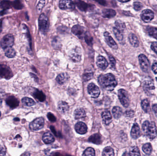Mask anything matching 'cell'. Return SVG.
<instances>
[{
  "mask_svg": "<svg viewBox=\"0 0 157 156\" xmlns=\"http://www.w3.org/2000/svg\"><path fill=\"white\" fill-rule=\"evenodd\" d=\"M98 82L102 88L108 91H112L117 85L115 76L111 73L102 75L98 77Z\"/></svg>",
  "mask_w": 157,
  "mask_h": 156,
  "instance_id": "obj_1",
  "label": "cell"
},
{
  "mask_svg": "<svg viewBox=\"0 0 157 156\" xmlns=\"http://www.w3.org/2000/svg\"><path fill=\"white\" fill-rule=\"evenodd\" d=\"M142 129L144 133L150 139H154L157 136V128L154 122L150 123L148 121H145L143 124Z\"/></svg>",
  "mask_w": 157,
  "mask_h": 156,
  "instance_id": "obj_2",
  "label": "cell"
},
{
  "mask_svg": "<svg viewBox=\"0 0 157 156\" xmlns=\"http://www.w3.org/2000/svg\"><path fill=\"white\" fill-rule=\"evenodd\" d=\"M39 26L40 31L43 34H46L48 30L49 27L48 18L45 14H42L39 17Z\"/></svg>",
  "mask_w": 157,
  "mask_h": 156,
  "instance_id": "obj_3",
  "label": "cell"
},
{
  "mask_svg": "<svg viewBox=\"0 0 157 156\" xmlns=\"http://www.w3.org/2000/svg\"><path fill=\"white\" fill-rule=\"evenodd\" d=\"M14 40L13 35L9 34L6 35L2 38L1 41L0 43L1 46L2 48H8L9 47H12L14 44Z\"/></svg>",
  "mask_w": 157,
  "mask_h": 156,
  "instance_id": "obj_4",
  "label": "cell"
},
{
  "mask_svg": "<svg viewBox=\"0 0 157 156\" xmlns=\"http://www.w3.org/2000/svg\"><path fill=\"white\" fill-rule=\"evenodd\" d=\"M118 97L122 105L125 108L128 107L130 104V100L127 92L123 89H120L118 91Z\"/></svg>",
  "mask_w": 157,
  "mask_h": 156,
  "instance_id": "obj_5",
  "label": "cell"
},
{
  "mask_svg": "<svg viewBox=\"0 0 157 156\" xmlns=\"http://www.w3.org/2000/svg\"><path fill=\"white\" fill-rule=\"evenodd\" d=\"M44 125V120L42 117L37 118L31 122L29 124L30 130L33 131L42 129Z\"/></svg>",
  "mask_w": 157,
  "mask_h": 156,
  "instance_id": "obj_6",
  "label": "cell"
},
{
  "mask_svg": "<svg viewBox=\"0 0 157 156\" xmlns=\"http://www.w3.org/2000/svg\"><path fill=\"white\" fill-rule=\"evenodd\" d=\"M140 65L142 70L145 72L149 71L150 62L147 57L143 54H141L138 57Z\"/></svg>",
  "mask_w": 157,
  "mask_h": 156,
  "instance_id": "obj_7",
  "label": "cell"
},
{
  "mask_svg": "<svg viewBox=\"0 0 157 156\" xmlns=\"http://www.w3.org/2000/svg\"><path fill=\"white\" fill-rule=\"evenodd\" d=\"M87 90L90 95L93 98H97L100 95L99 88L94 83H90L88 86Z\"/></svg>",
  "mask_w": 157,
  "mask_h": 156,
  "instance_id": "obj_8",
  "label": "cell"
},
{
  "mask_svg": "<svg viewBox=\"0 0 157 156\" xmlns=\"http://www.w3.org/2000/svg\"><path fill=\"white\" fill-rule=\"evenodd\" d=\"M59 7L61 9H74L75 8V4L71 0H60Z\"/></svg>",
  "mask_w": 157,
  "mask_h": 156,
  "instance_id": "obj_9",
  "label": "cell"
},
{
  "mask_svg": "<svg viewBox=\"0 0 157 156\" xmlns=\"http://www.w3.org/2000/svg\"><path fill=\"white\" fill-rule=\"evenodd\" d=\"M141 17L144 22H149L151 21L154 18V13L152 10L146 9L142 12Z\"/></svg>",
  "mask_w": 157,
  "mask_h": 156,
  "instance_id": "obj_10",
  "label": "cell"
},
{
  "mask_svg": "<svg viewBox=\"0 0 157 156\" xmlns=\"http://www.w3.org/2000/svg\"><path fill=\"white\" fill-rule=\"evenodd\" d=\"M13 76L12 71L9 68L4 65H0V76L9 79Z\"/></svg>",
  "mask_w": 157,
  "mask_h": 156,
  "instance_id": "obj_11",
  "label": "cell"
},
{
  "mask_svg": "<svg viewBox=\"0 0 157 156\" xmlns=\"http://www.w3.org/2000/svg\"><path fill=\"white\" fill-rule=\"evenodd\" d=\"M70 57L73 62H80L82 58V52L81 49L79 48H75V49L72 50L69 55Z\"/></svg>",
  "mask_w": 157,
  "mask_h": 156,
  "instance_id": "obj_12",
  "label": "cell"
},
{
  "mask_svg": "<svg viewBox=\"0 0 157 156\" xmlns=\"http://www.w3.org/2000/svg\"><path fill=\"white\" fill-rule=\"evenodd\" d=\"M104 36L105 40L107 44L109 45V46L111 48L113 49H117V44L112 39V37L111 36L109 33L108 32H105L104 33Z\"/></svg>",
  "mask_w": 157,
  "mask_h": 156,
  "instance_id": "obj_13",
  "label": "cell"
},
{
  "mask_svg": "<svg viewBox=\"0 0 157 156\" xmlns=\"http://www.w3.org/2000/svg\"><path fill=\"white\" fill-rule=\"evenodd\" d=\"M72 32L74 34L80 38L84 37L85 33V29L83 27L78 25H75L72 28Z\"/></svg>",
  "mask_w": 157,
  "mask_h": 156,
  "instance_id": "obj_14",
  "label": "cell"
},
{
  "mask_svg": "<svg viewBox=\"0 0 157 156\" xmlns=\"http://www.w3.org/2000/svg\"><path fill=\"white\" fill-rule=\"evenodd\" d=\"M97 65L98 68L101 69L102 70H104L108 67L109 64L104 57L101 56H99L97 59Z\"/></svg>",
  "mask_w": 157,
  "mask_h": 156,
  "instance_id": "obj_15",
  "label": "cell"
},
{
  "mask_svg": "<svg viewBox=\"0 0 157 156\" xmlns=\"http://www.w3.org/2000/svg\"><path fill=\"white\" fill-rule=\"evenodd\" d=\"M75 2L78 8L83 12H86L92 8L91 7L92 6L89 5L88 4L85 3L84 2L82 1L81 0H75Z\"/></svg>",
  "mask_w": 157,
  "mask_h": 156,
  "instance_id": "obj_16",
  "label": "cell"
},
{
  "mask_svg": "<svg viewBox=\"0 0 157 156\" xmlns=\"http://www.w3.org/2000/svg\"><path fill=\"white\" fill-rule=\"evenodd\" d=\"M75 130L78 134L83 135L87 132V127L84 123L78 122L75 125Z\"/></svg>",
  "mask_w": 157,
  "mask_h": 156,
  "instance_id": "obj_17",
  "label": "cell"
},
{
  "mask_svg": "<svg viewBox=\"0 0 157 156\" xmlns=\"http://www.w3.org/2000/svg\"><path fill=\"white\" fill-rule=\"evenodd\" d=\"M131 136L133 139H137L140 136V129L139 126L137 123H135L132 126L131 132Z\"/></svg>",
  "mask_w": 157,
  "mask_h": 156,
  "instance_id": "obj_18",
  "label": "cell"
},
{
  "mask_svg": "<svg viewBox=\"0 0 157 156\" xmlns=\"http://www.w3.org/2000/svg\"><path fill=\"white\" fill-rule=\"evenodd\" d=\"M7 104L12 108H16L19 106V101L14 96L9 97L6 100Z\"/></svg>",
  "mask_w": 157,
  "mask_h": 156,
  "instance_id": "obj_19",
  "label": "cell"
},
{
  "mask_svg": "<svg viewBox=\"0 0 157 156\" xmlns=\"http://www.w3.org/2000/svg\"><path fill=\"white\" fill-rule=\"evenodd\" d=\"M103 122L106 125H109L112 122V116L109 111H104L102 114Z\"/></svg>",
  "mask_w": 157,
  "mask_h": 156,
  "instance_id": "obj_20",
  "label": "cell"
},
{
  "mask_svg": "<svg viewBox=\"0 0 157 156\" xmlns=\"http://www.w3.org/2000/svg\"><path fill=\"white\" fill-rule=\"evenodd\" d=\"M115 11L112 9H105L103 10V16L105 18H110L116 15Z\"/></svg>",
  "mask_w": 157,
  "mask_h": 156,
  "instance_id": "obj_21",
  "label": "cell"
},
{
  "mask_svg": "<svg viewBox=\"0 0 157 156\" xmlns=\"http://www.w3.org/2000/svg\"><path fill=\"white\" fill-rule=\"evenodd\" d=\"M74 116L76 120H79L81 118H84L86 116V114L83 109L79 108L75 110Z\"/></svg>",
  "mask_w": 157,
  "mask_h": 156,
  "instance_id": "obj_22",
  "label": "cell"
},
{
  "mask_svg": "<svg viewBox=\"0 0 157 156\" xmlns=\"http://www.w3.org/2000/svg\"><path fill=\"white\" fill-rule=\"evenodd\" d=\"M42 140L45 143L48 144L54 142L55 139L50 132H47L43 136Z\"/></svg>",
  "mask_w": 157,
  "mask_h": 156,
  "instance_id": "obj_23",
  "label": "cell"
},
{
  "mask_svg": "<svg viewBox=\"0 0 157 156\" xmlns=\"http://www.w3.org/2000/svg\"><path fill=\"white\" fill-rule=\"evenodd\" d=\"M58 109L61 113H65L69 110V106L67 103L60 101L58 104Z\"/></svg>",
  "mask_w": 157,
  "mask_h": 156,
  "instance_id": "obj_24",
  "label": "cell"
},
{
  "mask_svg": "<svg viewBox=\"0 0 157 156\" xmlns=\"http://www.w3.org/2000/svg\"><path fill=\"white\" fill-rule=\"evenodd\" d=\"M89 141L96 144H100L102 142L101 136L98 134H93L90 137Z\"/></svg>",
  "mask_w": 157,
  "mask_h": 156,
  "instance_id": "obj_25",
  "label": "cell"
},
{
  "mask_svg": "<svg viewBox=\"0 0 157 156\" xmlns=\"http://www.w3.org/2000/svg\"><path fill=\"white\" fill-rule=\"evenodd\" d=\"M128 39H129L130 43L132 46L135 47L138 46V40L137 38L136 35L134 34H132V33L130 34H129Z\"/></svg>",
  "mask_w": 157,
  "mask_h": 156,
  "instance_id": "obj_26",
  "label": "cell"
},
{
  "mask_svg": "<svg viewBox=\"0 0 157 156\" xmlns=\"http://www.w3.org/2000/svg\"><path fill=\"white\" fill-rule=\"evenodd\" d=\"M112 114L115 118H119L122 115V109L118 106L114 107L112 110Z\"/></svg>",
  "mask_w": 157,
  "mask_h": 156,
  "instance_id": "obj_27",
  "label": "cell"
},
{
  "mask_svg": "<svg viewBox=\"0 0 157 156\" xmlns=\"http://www.w3.org/2000/svg\"><path fill=\"white\" fill-rule=\"evenodd\" d=\"M23 104L28 107H31L35 104V103L32 98L28 97H24L22 99Z\"/></svg>",
  "mask_w": 157,
  "mask_h": 156,
  "instance_id": "obj_28",
  "label": "cell"
},
{
  "mask_svg": "<svg viewBox=\"0 0 157 156\" xmlns=\"http://www.w3.org/2000/svg\"><path fill=\"white\" fill-rule=\"evenodd\" d=\"M5 56L8 58H13L16 56L15 50L12 47L5 49Z\"/></svg>",
  "mask_w": 157,
  "mask_h": 156,
  "instance_id": "obj_29",
  "label": "cell"
},
{
  "mask_svg": "<svg viewBox=\"0 0 157 156\" xmlns=\"http://www.w3.org/2000/svg\"><path fill=\"white\" fill-rule=\"evenodd\" d=\"M68 79V75L65 73H61L57 76L56 78V81L59 84H63Z\"/></svg>",
  "mask_w": 157,
  "mask_h": 156,
  "instance_id": "obj_30",
  "label": "cell"
},
{
  "mask_svg": "<svg viewBox=\"0 0 157 156\" xmlns=\"http://www.w3.org/2000/svg\"><path fill=\"white\" fill-rule=\"evenodd\" d=\"M34 96L40 102H43L46 99V96L42 93V92L39 90L35 92L34 93Z\"/></svg>",
  "mask_w": 157,
  "mask_h": 156,
  "instance_id": "obj_31",
  "label": "cell"
},
{
  "mask_svg": "<svg viewBox=\"0 0 157 156\" xmlns=\"http://www.w3.org/2000/svg\"><path fill=\"white\" fill-rule=\"evenodd\" d=\"M143 150L146 155H150L152 152V146L149 143L145 144L143 146Z\"/></svg>",
  "mask_w": 157,
  "mask_h": 156,
  "instance_id": "obj_32",
  "label": "cell"
},
{
  "mask_svg": "<svg viewBox=\"0 0 157 156\" xmlns=\"http://www.w3.org/2000/svg\"><path fill=\"white\" fill-rule=\"evenodd\" d=\"M143 110L146 113L150 111V103L148 99H145L143 100L141 103Z\"/></svg>",
  "mask_w": 157,
  "mask_h": 156,
  "instance_id": "obj_33",
  "label": "cell"
},
{
  "mask_svg": "<svg viewBox=\"0 0 157 156\" xmlns=\"http://www.w3.org/2000/svg\"><path fill=\"white\" fill-rule=\"evenodd\" d=\"M102 155L103 156H114L115 155L114 151H113V149L110 146H107L104 149Z\"/></svg>",
  "mask_w": 157,
  "mask_h": 156,
  "instance_id": "obj_34",
  "label": "cell"
},
{
  "mask_svg": "<svg viewBox=\"0 0 157 156\" xmlns=\"http://www.w3.org/2000/svg\"><path fill=\"white\" fill-rule=\"evenodd\" d=\"M113 32L118 40L119 41H121L123 40V35L122 34V32L116 28H113Z\"/></svg>",
  "mask_w": 157,
  "mask_h": 156,
  "instance_id": "obj_35",
  "label": "cell"
},
{
  "mask_svg": "<svg viewBox=\"0 0 157 156\" xmlns=\"http://www.w3.org/2000/svg\"><path fill=\"white\" fill-rule=\"evenodd\" d=\"M147 30L149 35L157 40V28L154 27H149Z\"/></svg>",
  "mask_w": 157,
  "mask_h": 156,
  "instance_id": "obj_36",
  "label": "cell"
},
{
  "mask_svg": "<svg viewBox=\"0 0 157 156\" xmlns=\"http://www.w3.org/2000/svg\"><path fill=\"white\" fill-rule=\"evenodd\" d=\"M115 25L116 26V28L119 30L121 31V32H123L125 30V25L124 22L121 21V20H118L116 21L115 22Z\"/></svg>",
  "mask_w": 157,
  "mask_h": 156,
  "instance_id": "obj_37",
  "label": "cell"
},
{
  "mask_svg": "<svg viewBox=\"0 0 157 156\" xmlns=\"http://www.w3.org/2000/svg\"><path fill=\"white\" fill-rule=\"evenodd\" d=\"M144 88L145 89L152 90L155 88L153 82L151 81H146L144 82Z\"/></svg>",
  "mask_w": 157,
  "mask_h": 156,
  "instance_id": "obj_38",
  "label": "cell"
},
{
  "mask_svg": "<svg viewBox=\"0 0 157 156\" xmlns=\"http://www.w3.org/2000/svg\"><path fill=\"white\" fill-rule=\"evenodd\" d=\"M129 155L131 156H139L140 155V151L137 146H134L131 148Z\"/></svg>",
  "mask_w": 157,
  "mask_h": 156,
  "instance_id": "obj_39",
  "label": "cell"
},
{
  "mask_svg": "<svg viewBox=\"0 0 157 156\" xmlns=\"http://www.w3.org/2000/svg\"><path fill=\"white\" fill-rule=\"evenodd\" d=\"M85 39V42L88 45H92V41H93V38L91 36L90 34L89 33H86L85 32V34L84 36Z\"/></svg>",
  "mask_w": 157,
  "mask_h": 156,
  "instance_id": "obj_40",
  "label": "cell"
},
{
  "mask_svg": "<svg viewBox=\"0 0 157 156\" xmlns=\"http://www.w3.org/2000/svg\"><path fill=\"white\" fill-rule=\"evenodd\" d=\"M95 155V150H94V149L91 148H88L86 149L83 154V156H93Z\"/></svg>",
  "mask_w": 157,
  "mask_h": 156,
  "instance_id": "obj_41",
  "label": "cell"
},
{
  "mask_svg": "<svg viewBox=\"0 0 157 156\" xmlns=\"http://www.w3.org/2000/svg\"><path fill=\"white\" fill-rule=\"evenodd\" d=\"M12 5H13V4H12L10 2L4 1L0 3V7L3 9L9 8Z\"/></svg>",
  "mask_w": 157,
  "mask_h": 156,
  "instance_id": "obj_42",
  "label": "cell"
},
{
  "mask_svg": "<svg viewBox=\"0 0 157 156\" xmlns=\"http://www.w3.org/2000/svg\"><path fill=\"white\" fill-rule=\"evenodd\" d=\"M45 0H40L38 5H37V7H36V9H37V11L38 13H40L42 11L43 8L45 5Z\"/></svg>",
  "mask_w": 157,
  "mask_h": 156,
  "instance_id": "obj_43",
  "label": "cell"
},
{
  "mask_svg": "<svg viewBox=\"0 0 157 156\" xmlns=\"http://www.w3.org/2000/svg\"><path fill=\"white\" fill-rule=\"evenodd\" d=\"M133 7H134V9L136 11H139L141 10L143 8V5L141 2H134V4H133Z\"/></svg>",
  "mask_w": 157,
  "mask_h": 156,
  "instance_id": "obj_44",
  "label": "cell"
},
{
  "mask_svg": "<svg viewBox=\"0 0 157 156\" xmlns=\"http://www.w3.org/2000/svg\"><path fill=\"white\" fill-rule=\"evenodd\" d=\"M92 76H93V73L92 72L85 73L83 75V79L85 81H88L92 78Z\"/></svg>",
  "mask_w": 157,
  "mask_h": 156,
  "instance_id": "obj_45",
  "label": "cell"
},
{
  "mask_svg": "<svg viewBox=\"0 0 157 156\" xmlns=\"http://www.w3.org/2000/svg\"><path fill=\"white\" fill-rule=\"evenodd\" d=\"M109 59L111 67L112 69H114L115 68L116 61L115 58H113L112 56H109Z\"/></svg>",
  "mask_w": 157,
  "mask_h": 156,
  "instance_id": "obj_46",
  "label": "cell"
},
{
  "mask_svg": "<svg viewBox=\"0 0 157 156\" xmlns=\"http://www.w3.org/2000/svg\"><path fill=\"white\" fill-rule=\"evenodd\" d=\"M14 7L17 9H20L22 8V4L19 0H16L13 3Z\"/></svg>",
  "mask_w": 157,
  "mask_h": 156,
  "instance_id": "obj_47",
  "label": "cell"
},
{
  "mask_svg": "<svg viewBox=\"0 0 157 156\" xmlns=\"http://www.w3.org/2000/svg\"><path fill=\"white\" fill-rule=\"evenodd\" d=\"M48 118L49 120L51 122H55L56 121V118L51 113H49L48 114Z\"/></svg>",
  "mask_w": 157,
  "mask_h": 156,
  "instance_id": "obj_48",
  "label": "cell"
},
{
  "mask_svg": "<svg viewBox=\"0 0 157 156\" xmlns=\"http://www.w3.org/2000/svg\"><path fill=\"white\" fill-rule=\"evenodd\" d=\"M134 111L131 110H127V111H125V116H126L130 117L134 115Z\"/></svg>",
  "mask_w": 157,
  "mask_h": 156,
  "instance_id": "obj_49",
  "label": "cell"
},
{
  "mask_svg": "<svg viewBox=\"0 0 157 156\" xmlns=\"http://www.w3.org/2000/svg\"><path fill=\"white\" fill-rule=\"evenodd\" d=\"M151 49L157 54V43L154 42L152 44Z\"/></svg>",
  "mask_w": 157,
  "mask_h": 156,
  "instance_id": "obj_50",
  "label": "cell"
},
{
  "mask_svg": "<svg viewBox=\"0 0 157 156\" xmlns=\"http://www.w3.org/2000/svg\"><path fill=\"white\" fill-rule=\"evenodd\" d=\"M94 1L97 2L100 5H103V6H106V4H107L106 0H94Z\"/></svg>",
  "mask_w": 157,
  "mask_h": 156,
  "instance_id": "obj_51",
  "label": "cell"
},
{
  "mask_svg": "<svg viewBox=\"0 0 157 156\" xmlns=\"http://www.w3.org/2000/svg\"><path fill=\"white\" fill-rule=\"evenodd\" d=\"M152 69L155 74H157V62H155L153 64L152 67Z\"/></svg>",
  "mask_w": 157,
  "mask_h": 156,
  "instance_id": "obj_52",
  "label": "cell"
},
{
  "mask_svg": "<svg viewBox=\"0 0 157 156\" xmlns=\"http://www.w3.org/2000/svg\"><path fill=\"white\" fill-rule=\"evenodd\" d=\"M6 155V150L2 146H0V156H4Z\"/></svg>",
  "mask_w": 157,
  "mask_h": 156,
  "instance_id": "obj_53",
  "label": "cell"
},
{
  "mask_svg": "<svg viewBox=\"0 0 157 156\" xmlns=\"http://www.w3.org/2000/svg\"><path fill=\"white\" fill-rule=\"evenodd\" d=\"M152 110H153V111L155 113V115L157 116V104H153L152 105Z\"/></svg>",
  "mask_w": 157,
  "mask_h": 156,
  "instance_id": "obj_54",
  "label": "cell"
},
{
  "mask_svg": "<svg viewBox=\"0 0 157 156\" xmlns=\"http://www.w3.org/2000/svg\"><path fill=\"white\" fill-rule=\"evenodd\" d=\"M119 1L121 2H126L130 1V0H118Z\"/></svg>",
  "mask_w": 157,
  "mask_h": 156,
  "instance_id": "obj_55",
  "label": "cell"
},
{
  "mask_svg": "<svg viewBox=\"0 0 157 156\" xmlns=\"http://www.w3.org/2000/svg\"><path fill=\"white\" fill-rule=\"evenodd\" d=\"M2 22L1 21H0V33L2 32Z\"/></svg>",
  "mask_w": 157,
  "mask_h": 156,
  "instance_id": "obj_56",
  "label": "cell"
},
{
  "mask_svg": "<svg viewBox=\"0 0 157 156\" xmlns=\"http://www.w3.org/2000/svg\"><path fill=\"white\" fill-rule=\"evenodd\" d=\"M2 101L1 99H0V106L1 105V104H2Z\"/></svg>",
  "mask_w": 157,
  "mask_h": 156,
  "instance_id": "obj_57",
  "label": "cell"
},
{
  "mask_svg": "<svg viewBox=\"0 0 157 156\" xmlns=\"http://www.w3.org/2000/svg\"><path fill=\"white\" fill-rule=\"evenodd\" d=\"M1 113L0 112V117H1Z\"/></svg>",
  "mask_w": 157,
  "mask_h": 156,
  "instance_id": "obj_58",
  "label": "cell"
}]
</instances>
